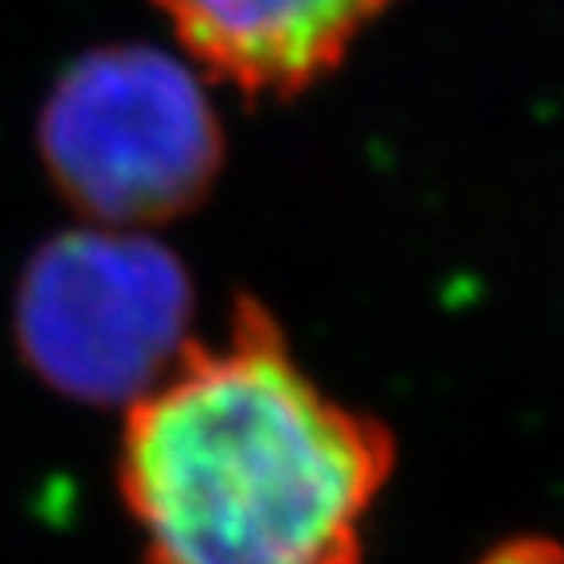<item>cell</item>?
<instances>
[{"label":"cell","mask_w":564,"mask_h":564,"mask_svg":"<svg viewBox=\"0 0 564 564\" xmlns=\"http://www.w3.org/2000/svg\"><path fill=\"white\" fill-rule=\"evenodd\" d=\"M40 158L90 224L145 231L208 193L224 133L188 63L115 44L59 75L40 110Z\"/></svg>","instance_id":"7a4b0ae2"},{"label":"cell","mask_w":564,"mask_h":564,"mask_svg":"<svg viewBox=\"0 0 564 564\" xmlns=\"http://www.w3.org/2000/svg\"><path fill=\"white\" fill-rule=\"evenodd\" d=\"M208 75L243 95H302L397 0H153Z\"/></svg>","instance_id":"277c9868"},{"label":"cell","mask_w":564,"mask_h":564,"mask_svg":"<svg viewBox=\"0 0 564 564\" xmlns=\"http://www.w3.org/2000/svg\"><path fill=\"white\" fill-rule=\"evenodd\" d=\"M193 279L138 228L63 231L20 279L17 341L28 369L70 400L130 408L193 349Z\"/></svg>","instance_id":"3957f363"},{"label":"cell","mask_w":564,"mask_h":564,"mask_svg":"<svg viewBox=\"0 0 564 564\" xmlns=\"http://www.w3.org/2000/svg\"><path fill=\"white\" fill-rule=\"evenodd\" d=\"M478 564H564V553L553 541L521 538V541H510V545H498Z\"/></svg>","instance_id":"5b68a950"},{"label":"cell","mask_w":564,"mask_h":564,"mask_svg":"<svg viewBox=\"0 0 564 564\" xmlns=\"http://www.w3.org/2000/svg\"><path fill=\"white\" fill-rule=\"evenodd\" d=\"M397 443L317 384L256 302L126 408L141 564H361Z\"/></svg>","instance_id":"6da1fadb"}]
</instances>
